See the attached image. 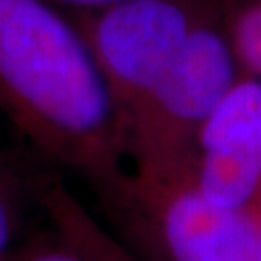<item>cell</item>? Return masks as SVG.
Returning a JSON list of instances; mask_svg holds the SVG:
<instances>
[{
    "instance_id": "cell-4",
    "label": "cell",
    "mask_w": 261,
    "mask_h": 261,
    "mask_svg": "<svg viewBox=\"0 0 261 261\" xmlns=\"http://www.w3.org/2000/svg\"><path fill=\"white\" fill-rule=\"evenodd\" d=\"M219 0H120L68 14L80 28L124 122L174 66Z\"/></svg>"
},
{
    "instance_id": "cell-11",
    "label": "cell",
    "mask_w": 261,
    "mask_h": 261,
    "mask_svg": "<svg viewBox=\"0 0 261 261\" xmlns=\"http://www.w3.org/2000/svg\"><path fill=\"white\" fill-rule=\"evenodd\" d=\"M250 211L257 217V221L261 223V182H259V186H257L255 196H253V201H252V205H250Z\"/></svg>"
},
{
    "instance_id": "cell-3",
    "label": "cell",
    "mask_w": 261,
    "mask_h": 261,
    "mask_svg": "<svg viewBox=\"0 0 261 261\" xmlns=\"http://www.w3.org/2000/svg\"><path fill=\"white\" fill-rule=\"evenodd\" d=\"M240 75L219 0L174 66L124 122V151L132 172L172 178L192 170L199 132Z\"/></svg>"
},
{
    "instance_id": "cell-8",
    "label": "cell",
    "mask_w": 261,
    "mask_h": 261,
    "mask_svg": "<svg viewBox=\"0 0 261 261\" xmlns=\"http://www.w3.org/2000/svg\"><path fill=\"white\" fill-rule=\"evenodd\" d=\"M221 18L242 74L261 80V0H221Z\"/></svg>"
},
{
    "instance_id": "cell-1",
    "label": "cell",
    "mask_w": 261,
    "mask_h": 261,
    "mask_svg": "<svg viewBox=\"0 0 261 261\" xmlns=\"http://www.w3.org/2000/svg\"><path fill=\"white\" fill-rule=\"evenodd\" d=\"M0 111L93 194L128 172L120 114L93 53L47 0H0Z\"/></svg>"
},
{
    "instance_id": "cell-5",
    "label": "cell",
    "mask_w": 261,
    "mask_h": 261,
    "mask_svg": "<svg viewBox=\"0 0 261 261\" xmlns=\"http://www.w3.org/2000/svg\"><path fill=\"white\" fill-rule=\"evenodd\" d=\"M190 178L217 205L250 209L261 182V80L240 75L199 132Z\"/></svg>"
},
{
    "instance_id": "cell-7",
    "label": "cell",
    "mask_w": 261,
    "mask_h": 261,
    "mask_svg": "<svg viewBox=\"0 0 261 261\" xmlns=\"http://www.w3.org/2000/svg\"><path fill=\"white\" fill-rule=\"evenodd\" d=\"M33 211H41L37 172L29 174L0 147V261H16L39 228Z\"/></svg>"
},
{
    "instance_id": "cell-2",
    "label": "cell",
    "mask_w": 261,
    "mask_h": 261,
    "mask_svg": "<svg viewBox=\"0 0 261 261\" xmlns=\"http://www.w3.org/2000/svg\"><path fill=\"white\" fill-rule=\"evenodd\" d=\"M103 221L138 261H261L250 209L209 201L190 178L128 172L95 194Z\"/></svg>"
},
{
    "instance_id": "cell-9",
    "label": "cell",
    "mask_w": 261,
    "mask_h": 261,
    "mask_svg": "<svg viewBox=\"0 0 261 261\" xmlns=\"http://www.w3.org/2000/svg\"><path fill=\"white\" fill-rule=\"evenodd\" d=\"M47 221V219H45ZM16 261H87L62 234L48 223L39 226Z\"/></svg>"
},
{
    "instance_id": "cell-10",
    "label": "cell",
    "mask_w": 261,
    "mask_h": 261,
    "mask_svg": "<svg viewBox=\"0 0 261 261\" xmlns=\"http://www.w3.org/2000/svg\"><path fill=\"white\" fill-rule=\"evenodd\" d=\"M47 2H50L53 6L72 16V14H84V12L105 8V6H111L114 2H120V0H47Z\"/></svg>"
},
{
    "instance_id": "cell-6",
    "label": "cell",
    "mask_w": 261,
    "mask_h": 261,
    "mask_svg": "<svg viewBox=\"0 0 261 261\" xmlns=\"http://www.w3.org/2000/svg\"><path fill=\"white\" fill-rule=\"evenodd\" d=\"M43 217L87 261H138L56 172H37Z\"/></svg>"
}]
</instances>
